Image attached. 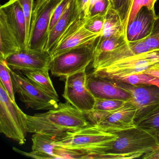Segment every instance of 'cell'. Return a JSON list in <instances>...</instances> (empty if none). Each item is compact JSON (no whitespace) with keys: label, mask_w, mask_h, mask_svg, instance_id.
<instances>
[{"label":"cell","mask_w":159,"mask_h":159,"mask_svg":"<svg viewBox=\"0 0 159 159\" xmlns=\"http://www.w3.org/2000/svg\"><path fill=\"white\" fill-rule=\"evenodd\" d=\"M155 1V2H156V1H157V0H154Z\"/></svg>","instance_id":"cell-41"},{"label":"cell","mask_w":159,"mask_h":159,"mask_svg":"<svg viewBox=\"0 0 159 159\" xmlns=\"http://www.w3.org/2000/svg\"><path fill=\"white\" fill-rule=\"evenodd\" d=\"M10 67L6 61L0 58V79L1 84L3 85L12 101L16 102L15 91Z\"/></svg>","instance_id":"cell-27"},{"label":"cell","mask_w":159,"mask_h":159,"mask_svg":"<svg viewBox=\"0 0 159 159\" xmlns=\"http://www.w3.org/2000/svg\"><path fill=\"white\" fill-rule=\"evenodd\" d=\"M156 17L155 11L147 7L141 8L125 30L127 41L134 42L145 39L151 33Z\"/></svg>","instance_id":"cell-16"},{"label":"cell","mask_w":159,"mask_h":159,"mask_svg":"<svg viewBox=\"0 0 159 159\" xmlns=\"http://www.w3.org/2000/svg\"><path fill=\"white\" fill-rule=\"evenodd\" d=\"M32 150L48 154L57 159L55 137L45 133H34L32 137Z\"/></svg>","instance_id":"cell-23"},{"label":"cell","mask_w":159,"mask_h":159,"mask_svg":"<svg viewBox=\"0 0 159 159\" xmlns=\"http://www.w3.org/2000/svg\"><path fill=\"white\" fill-rule=\"evenodd\" d=\"M13 149L16 152H18V153H20V154H23V155L27 156V157H30V158H34V159H54L53 157L51 156V155L41 153V152H38L34 151L32 150V151L30 152H26L20 150H19L16 148H13Z\"/></svg>","instance_id":"cell-35"},{"label":"cell","mask_w":159,"mask_h":159,"mask_svg":"<svg viewBox=\"0 0 159 159\" xmlns=\"http://www.w3.org/2000/svg\"><path fill=\"white\" fill-rule=\"evenodd\" d=\"M80 16L86 18L88 16L89 11V0H76Z\"/></svg>","instance_id":"cell-36"},{"label":"cell","mask_w":159,"mask_h":159,"mask_svg":"<svg viewBox=\"0 0 159 159\" xmlns=\"http://www.w3.org/2000/svg\"><path fill=\"white\" fill-rule=\"evenodd\" d=\"M118 138L116 134L91 124L75 131L68 132L55 138L56 146L76 151L84 154V159H99L107 152Z\"/></svg>","instance_id":"cell-2"},{"label":"cell","mask_w":159,"mask_h":159,"mask_svg":"<svg viewBox=\"0 0 159 159\" xmlns=\"http://www.w3.org/2000/svg\"><path fill=\"white\" fill-rule=\"evenodd\" d=\"M105 16L98 15L86 17L84 27L90 32L101 36L105 23Z\"/></svg>","instance_id":"cell-29"},{"label":"cell","mask_w":159,"mask_h":159,"mask_svg":"<svg viewBox=\"0 0 159 159\" xmlns=\"http://www.w3.org/2000/svg\"><path fill=\"white\" fill-rule=\"evenodd\" d=\"M128 42L125 34L111 36L108 38L100 37L98 39L95 49L94 57L108 52Z\"/></svg>","instance_id":"cell-24"},{"label":"cell","mask_w":159,"mask_h":159,"mask_svg":"<svg viewBox=\"0 0 159 159\" xmlns=\"http://www.w3.org/2000/svg\"><path fill=\"white\" fill-rule=\"evenodd\" d=\"M136 109L129 98L97 125L103 130L113 134L131 129L136 126Z\"/></svg>","instance_id":"cell-13"},{"label":"cell","mask_w":159,"mask_h":159,"mask_svg":"<svg viewBox=\"0 0 159 159\" xmlns=\"http://www.w3.org/2000/svg\"><path fill=\"white\" fill-rule=\"evenodd\" d=\"M153 51L155 50L147 45L144 40L127 42L112 51L94 57L92 66L93 70L102 68L125 58Z\"/></svg>","instance_id":"cell-14"},{"label":"cell","mask_w":159,"mask_h":159,"mask_svg":"<svg viewBox=\"0 0 159 159\" xmlns=\"http://www.w3.org/2000/svg\"><path fill=\"white\" fill-rule=\"evenodd\" d=\"M86 70L69 75L65 78L63 97L67 101L84 113L92 110L95 98L86 86Z\"/></svg>","instance_id":"cell-9"},{"label":"cell","mask_w":159,"mask_h":159,"mask_svg":"<svg viewBox=\"0 0 159 159\" xmlns=\"http://www.w3.org/2000/svg\"><path fill=\"white\" fill-rule=\"evenodd\" d=\"M15 92L27 107L35 110H50L57 107L59 99L42 90L24 74L10 69Z\"/></svg>","instance_id":"cell-7"},{"label":"cell","mask_w":159,"mask_h":159,"mask_svg":"<svg viewBox=\"0 0 159 159\" xmlns=\"http://www.w3.org/2000/svg\"><path fill=\"white\" fill-rule=\"evenodd\" d=\"M95 103L93 109L110 111L120 107L125 100L118 99H104L95 98Z\"/></svg>","instance_id":"cell-28"},{"label":"cell","mask_w":159,"mask_h":159,"mask_svg":"<svg viewBox=\"0 0 159 159\" xmlns=\"http://www.w3.org/2000/svg\"><path fill=\"white\" fill-rule=\"evenodd\" d=\"M99 1H101V0H89V10L93 7V5L96 2Z\"/></svg>","instance_id":"cell-39"},{"label":"cell","mask_w":159,"mask_h":159,"mask_svg":"<svg viewBox=\"0 0 159 159\" xmlns=\"http://www.w3.org/2000/svg\"><path fill=\"white\" fill-rule=\"evenodd\" d=\"M21 50L28 48L26 26L23 9L17 0H10L0 7Z\"/></svg>","instance_id":"cell-15"},{"label":"cell","mask_w":159,"mask_h":159,"mask_svg":"<svg viewBox=\"0 0 159 159\" xmlns=\"http://www.w3.org/2000/svg\"><path fill=\"white\" fill-rule=\"evenodd\" d=\"M50 68L23 71V74L38 87L56 99L59 96L56 91L49 75Z\"/></svg>","instance_id":"cell-20"},{"label":"cell","mask_w":159,"mask_h":159,"mask_svg":"<svg viewBox=\"0 0 159 159\" xmlns=\"http://www.w3.org/2000/svg\"><path fill=\"white\" fill-rule=\"evenodd\" d=\"M28 132L48 134L56 138L91 124L83 112L69 102L58 103L55 108L34 115H26Z\"/></svg>","instance_id":"cell-1"},{"label":"cell","mask_w":159,"mask_h":159,"mask_svg":"<svg viewBox=\"0 0 159 159\" xmlns=\"http://www.w3.org/2000/svg\"><path fill=\"white\" fill-rule=\"evenodd\" d=\"M52 60L49 52L27 48L15 53L5 61L13 70L26 71L50 68Z\"/></svg>","instance_id":"cell-12"},{"label":"cell","mask_w":159,"mask_h":159,"mask_svg":"<svg viewBox=\"0 0 159 159\" xmlns=\"http://www.w3.org/2000/svg\"><path fill=\"white\" fill-rule=\"evenodd\" d=\"M144 159H159V147L155 149L145 153L142 156Z\"/></svg>","instance_id":"cell-38"},{"label":"cell","mask_w":159,"mask_h":159,"mask_svg":"<svg viewBox=\"0 0 159 159\" xmlns=\"http://www.w3.org/2000/svg\"><path fill=\"white\" fill-rule=\"evenodd\" d=\"M17 1L22 7L25 19L27 38V42L28 43L31 19H32V13H33L34 4H35L34 0H17Z\"/></svg>","instance_id":"cell-30"},{"label":"cell","mask_w":159,"mask_h":159,"mask_svg":"<svg viewBox=\"0 0 159 159\" xmlns=\"http://www.w3.org/2000/svg\"><path fill=\"white\" fill-rule=\"evenodd\" d=\"M80 16L76 0H72L66 11L49 32L45 51L50 52L64 32L72 22Z\"/></svg>","instance_id":"cell-18"},{"label":"cell","mask_w":159,"mask_h":159,"mask_svg":"<svg viewBox=\"0 0 159 159\" xmlns=\"http://www.w3.org/2000/svg\"><path fill=\"white\" fill-rule=\"evenodd\" d=\"M86 86L95 98L126 100L130 96L119 87L115 81L103 79L90 73L87 75Z\"/></svg>","instance_id":"cell-17"},{"label":"cell","mask_w":159,"mask_h":159,"mask_svg":"<svg viewBox=\"0 0 159 159\" xmlns=\"http://www.w3.org/2000/svg\"><path fill=\"white\" fill-rule=\"evenodd\" d=\"M116 134L118 138L112 142L109 153L137 154L142 156L159 147L153 135L137 126Z\"/></svg>","instance_id":"cell-6"},{"label":"cell","mask_w":159,"mask_h":159,"mask_svg":"<svg viewBox=\"0 0 159 159\" xmlns=\"http://www.w3.org/2000/svg\"><path fill=\"white\" fill-rule=\"evenodd\" d=\"M156 52L159 57V50H156ZM158 64H159V63H158Z\"/></svg>","instance_id":"cell-40"},{"label":"cell","mask_w":159,"mask_h":159,"mask_svg":"<svg viewBox=\"0 0 159 159\" xmlns=\"http://www.w3.org/2000/svg\"><path fill=\"white\" fill-rule=\"evenodd\" d=\"M26 115L12 101L0 84V132L20 145L26 141L28 132Z\"/></svg>","instance_id":"cell-3"},{"label":"cell","mask_w":159,"mask_h":159,"mask_svg":"<svg viewBox=\"0 0 159 159\" xmlns=\"http://www.w3.org/2000/svg\"><path fill=\"white\" fill-rule=\"evenodd\" d=\"M72 0H62L55 9L52 15L50 25V31L54 26L57 22L68 8Z\"/></svg>","instance_id":"cell-33"},{"label":"cell","mask_w":159,"mask_h":159,"mask_svg":"<svg viewBox=\"0 0 159 159\" xmlns=\"http://www.w3.org/2000/svg\"><path fill=\"white\" fill-rule=\"evenodd\" d=\"M155 3L156 2L154 0H130L127 15L123 21L125 32L127 26L134 20L135 16L141 8L147 7L152 11H155L154 5Z\"/></svg>","instance_id":"cell-25"},{"label":"cell","mask_w":159,"mask_h":159,"mask_svg":"<svg viewBox=\"0 0 159 159\" xmlns=\"http://www.w3.org/2000/svg\"><path fill=\"white\" fill-rule=\"evenodd\" d=\"M143 72L159 78V64L152 65Z\"/></svg>","instance_id":"cell-37"},{"label":"cell","mask_w":159,"mask_h":159,"mask_svg":"<svg viewBox=\"0 0 159 159\" xmlns=\"http://www.w3.org/2000/svg\"><path fill=\"white\" fill-rule=\"evenodd\" d=\"M144 41L153 50H159V14L156 15L151 33Z\"/></svg>","instance_id":"cell-31"},{"label":"cell","mask_w":159,"mask_h":159,"mask_svg":"<svg viewBox=\"0 0 159 159\" xmlns=\"http://www.w3.org/2000/svg\"><path fill=\"white\" fill-rule=\"evenodd\" d=\"M117 82L118 86L129 94L130 100L136 109L135 121L159 105V88L157 86Z\"/></svg>","instance_id":"cell-11"},{"label":"cell","mask_w":159,"mask_h":159,"mask_svg":"<svg viewBox=\"0 0 159 159\" xmlns=\"http://www.w3.org/2000/svg\"><path fill=\"white\" fill-rule=\"evenodd\" d=\"M136 125L155 137L159 144V104L136 120Z\"/></svg>","instance_id":"cell-22"},{"label":"cell","mask_w":159,"mask_h":159,"mask_svg":"<svg viewBox=\"0 0 159 159\" xmlns=\"http://www.w3.org/2000/svg\"><path fill=\"white\" fill-rule=\"evenodd\" d=\"M111 6L120 14L123 22L124 21L130 4V0H111Z\"/></svg>","instance_id":"cell-34"},{"label":"cell","mask_w":159,"mask_h":159,"mask_svg":"<svg viewBox=\"0 0 159 159\" xmlns=\"http://www.w3.org/2000/svg\"><path fill=\"white\" fill-rule=\"evenodd\" d=\"M116 81L131 84L153 85L159 88V78L143 72L122 77Z\"/></svg>","instance_id":"cell-26"},{"label":"cell","mask_w":159,"mask_h":159,"mask_svg":"<svg viewBox=\"0 0 159 159\" xmlns=\"http://www.w3.org/2000/svg\"><path fill=\"white\" fill-rule=\"evenodd\" d=\"M125 35L123 22L118 11L112 6L105 16L103 32L100 37L108 38L117 35Z\"/></svg>","instance_id":"cell-21"},{"label":"cell","mask_w":159,"mask_h":159,"mask_svg":"<svg viewBox=\"0 0 159 159\" xmlns=\"http://www.w3.org/2000/svg\"><path fill=\"white\" fill-rule=\"evenodd\" d=\"M85 18L80 16L74 20L50 52L53 58L71 49L95 42L101 36L87 30Z\"/></svg>","instance_id":"cell-10"},{"label":"cell","mask_w":159,"mask_h":159,"mask_svg":"<svg viewBox=\"0 0 159 159\" xmlns=\"http://www.w3.org/2000/svg\"><path fill=\"white\" fill-rule=\"evenodd\" d=\"M21 50L4 14L0 11V58L6 60Z\"/></svg>","instance_id":"cell-19"},{"label":"cell","mask_w":159,"mask_h":159,"mask_svg":"<svg viewBox=\"0 0 159 159\" xmlns=\"http://www.w3.org/2000/svg\"><path fill=\"white\" fill-rule=\"evenodd\" d=\"M159 63L156 51L134 56L102 68L93 70V75L103 79L115 81L119 78L143 72Z\"/></svg>","instance_id":"cell-8"},{"label":"cell","mask_w":159,"mask_h":159,"mask_svg":"<svg viewBox=\"0 0 159 159\" xmlns=\"http://www.w3.org/2000/svg\"><path fill=\"white\" fill-rule=\"evenodd\" d=\"M97 42L74 48L52 58L50 66L52 75L65 79L86 69L93 61Z\"/></svg>","instance_id":"cell-4"},{"label":"cell","mask_w":159,"mask_h":159,"mask_svg":"<svg viewBox=\"0 0 159 159\" xmlns=\"http://www.w3.org/2000/svg\"><path fill=\"white\" fill-rule=\"evenodd\" d=\"M111 6V0H101L97 2L89 10L87 17L95 16L98 15H106Z\"/></svg>","instance_id":"cell-32"},{"label":"cell","mask_w":159,"mask_h":159,"mask_svg":"<svg viewBox=\"0 0 159 159\" xmlns=\"http://www.w3.org/2000/svg\"><path fill=\"white\" fill-rule=\"evenodd\" d=\"M62 0H37L34 4L28 48L45 51L52 15Z\"/></svg>","instance_id":"cell-5"}]
</instances>
